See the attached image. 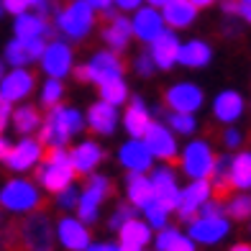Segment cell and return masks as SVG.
<instances>
[{
  "label": "cell",
  "mask_w": 251,
  "mask_h": 251,
  "mask_svg": "<svg viewBox=\"0 0 251 251\" xmlns=\"http://www.w3.org/2000/svg\"><path fill=\"white\" fill-rule=\"evenodd\" d=\"M3 241L16 251H51L56 241L51 215L44 210L26 213L24 221L8 228Z\"/></svg>",
  "instance_id": "obj_1"
},
{
  "label": "cell",
  "mask_w": 251,
  "mask_h": 251,
  "mask_svg": "<svg viewBox=\"0 0 251 251\" xmlns=\"http://www.w3.org/2000/svg\"><path fill=\"white\" fill-rule=\"evenodd\" d=\"M85 128V116L77 108L70 105H54L49 110L47 121H41L39 126V141L47 149H64L70 144L72 136H77Z\"/></svg>",
  "instance_id": "obj_2"
},
{
  "label": "cell",
  "mask_w": 251,
  "mask_h": 251,
  "mask_svg": "<svg viewBox=\"0 0 251 251\" xmlns=\"http://www.w3.org/2000/svg\"><path fill=\"white\" fill-rule=\"evenodd\" d=\"M54 28L70 41H82L95 28V10L85 0H72L64 8L54 10Z\"/></svg>",
  "instance_id": "obj_3"
},
{
  "label": "cell",
  "mask_w": 251,
  "mask_h": 251,
  "mask_svg": "<svg viewBox=\"0 0 251 251\" xmlns=\"http://www.w3.org/2000/svg\"><path fill=\"white\" fill-rule=\"evenodd\" d=\"M72 182H75V169L67 149H47V156L39 162L36 169V185L56 195L59 190L70 187Z\"/></svg>",
  "instance_id": "obj_4"
},
{
  "label": "cell",
  "mask_w": 251,
  "mask_h": 251,
  "mask_svg": "<svg viewBox=\"0 0 251 251\" xmlns=\"http://www.w3.org/2000/svg\"><path fill=\"white\" fill-rule=\"evenodd\" d=\"M0 208L16 215H26L41 208V190L36 182L16 177L8 179L3 187H0Z\"/></svg>",
  "instance_id": "obj_5"
},
{
  "label": "cell",
  "mask_w": 251,
  "mask_h": 251,
  "mask_svg": "<svg viewBox=\"0 0 251 251\" xmlns=\"http://www.w3.org/2000/svg\"><path fill=\"white\" fill-rule=\"evenodd\" d=\"M113 195V182L105 175H90L87 185L79 190V200L75 205L77 210V218L82 221L85 226H93L100 215V205L105 202Z\"/></svg>",
  "instance_id": "obj_6"
},
{
  "label": "cell",
  "mask_w": 251,
  "mask_h": 251,
  "mask_svg": "<svg viewBox=\"0 0 251 251\" xmlns=\"http://www.w3.org/2000/svg\"><path fill=\"white\" fill-rule=\"evenodd\" d=\"M179 162H182V172L190 179H210L213 167H215V151H213L210 141L195 139L182 149Z\"/></svg>",
  "instance_id": "obj_7"
},
{
  "label": "cell",
  "mask_w": 251,
  "mask_h": 251,
  "mask_svg": "<svg viewBox=\"0 0 251 251\" xmlns=\"http://www.w3.org/2000/svg\"><path fill=\"white\" fill-rule=\"evenodd\" d=\"M39 64L47 77H54V79H62L67 75H72V67H75V51L67 41L56 39V41H49L44 47L41 56H39Z\"/></svg>",
  "instance_id": "obj_8"
},
{
  "label": "cell",
  "mask_w": 251,
  "mask_h": 251,
  "mask_svg": "<svg viewBox=\"0 0 251 251\" xmlns=\"http://www.w3.org/2000/svg\"><path fill=\"white\" fill-rule=\"evenodd\" d=\"M141 141L146 144V149H149V154L154 159H162V162H172V159H177L179 154V146H177V133L169 131L167 123H156L151 121L149 128L144 131Z\"/></svg>",
  "instance_id": "obj_9"
},
{
  "label": "cell",
  "mask_w": 251,
  "mask_h": 251,
  "mask_svg": "<svg viewBox=\"0 0 251 251\" xmlns=\"http://www.w3.org/2000/svg\"><path fill=\"white\" fill-rule=\"evenodd\" d=\"M190 223V238L202 246H215L231 231V221L226 215H195Z\"/></svg>",
  "instance_id": "obj_10"
},
{
  "label": "cell",
  "mask_w": 251,
  "mask_h": 251,
  "mask_svg": "<svg viewBox=\"0 0 251 251\" xmlns=\"http://www.w3.org/2000/svg\"><path fill=\"white\" fill-rule=\"evenodd\" d=\"M213 198V187H210V179H192L187 187L179 190V200H177V208L175 213L179 215V221H192L195 215L200 213V208Z\"/></svg>",
  "instance_id": "obj_11"
},
{
  "label": "cell",
  "mask_w": 251,
  "mask_h": 251,
  "mask_svg": "<svg viewBox=\"0 0 251 251\" xmlns=\"http://www.w3.org/2000/svg\"><path fill=\"white\" fill-rule=\"evenodd\" d=\"M205 102L202 87L198 82H175L164 93V105L175 113H198Z\"/></svg>",
  "instance_id": "obj_12"
},
{
  "label": "cell",
  "mask_w": 251,
  "mask_h": 251,
  "mask_svg": "<svg viewBox=\"0 0 251 251\" xmlns=\"http://www.w3.org/2000/svg\"><path fill=\"white\" fill-rule=\"evenodd\" d=\"M41 159H44V144L39 139L24 136L18 144L10 146V154L5 156V167L10 172H28V169L39 167Z\"/></svg>",
  "instance_id": "obj_13"
},
{
  "label": "cell",
  "mask_w": 251,
  "mask_h": 251,
  "mask_svg": "<svg viewBox=\"0 0 251 251\" xmlns=\"http://www.w3.org/2000/svg\"><path fill=\"white\" fill-rule=\"evenodd\" d=\"M36 90V77L26 67H13L0 79V98L8 102H24Z\"/></svg>",
  "instance_id": "obj_14"
},
{
  "label": "cell",
  "mask_w": 251,
  "mask_h": 251,
  "mask_svg": "<svg viewBox=\"0 0 251 251\" xmlns=\"http://www.w3.org/2000/svg\"><path fill=\"white\" fill-rule=\"evenodd\" d=\"M54 236H56V241L64 246V251H85L93 244L87 226L79 218H72V215L59 218V223L54 226Z\"/></svg>",
  "instance_id": "obj_15"
},
{
  "label": "cell",
  "mask_w": 251,
  "mask_h": 251,
  "mask_svg": "<svg viewBox=\"0 0 251 251\" xmlns=\"http://www.w3.org/2000/svg\"><path fill=\"white\" fill-rule=\"evenodd\" d=\"M100 36H102V41H105V47L110 51H116V54L126 51V49H128V44H131V39H133L131 21L110 8L105 13V26H102Z\"/></svg>",
  "instance_id": "obj_16"
},
{
  "label": "cell",
  "mask_w": 251,
  "mask_h": 251,
  "mask_svg": "<svg viewBox=\"0 0 251 251\" xmlns=\"http://www.w3.org/2000/svg\"><path fill=\"white\" fill-rule=\"evenodd\" d=\"M167 26H164V18L159 13V8H151V5H139L133 10V18H131V33L141 44H151L159 33H162Z\"/></svg>",
  "instance_id": "obj_17"
},
{
  "label": "cell",
  "mask_w": 251,
  "mask_h": 251,
  "mask_svg": "<svg viewBox=\"0 0 251 251\" xmlns=\"http://www.w3.org/2000/svg\"><path fill=\"white\" fill-rule=\"evenodd\" d=\"M87 72H90V82L102 85V82H108V79L123 77L126 64H123V59H121V56H118L116 51L102 49V51H95L93 56H90V62H87Z\"/></svg>",
  "instance_id": "obj_18"
},
{
  "label": "cell",
  "mask_w": 251,
  "mask_h": 251,
  "mask_svg": "<svg viewBox=\"0 0 251 251\" xmlns=\"http://www.w3.org/2000/svg\"><path fill=\"white\" fill-rule=\"evenodd\" d=\"M149 179H151V187H154V200L162 202L169 213H175L177 200H179V190H182L179 182H177V175L164 164V167H156Z\"/></svg>",
  "instance_id": "obj_19"
},
{
  "label": "cell",
  "mask_w": 251,
  "mask_h": 251,
  "mask_svg": "<svg viewBox=\"0 0 251 251\" xmlns=\"http://www.w3.org/2000/svg\"><path fill=\"white\" fill-rule=\"evenodd\" d=\"M179 36L175 31H162L159 36L149 44V56H151V62H154V67L156 70H164V72H169L172 67L177 64V51H179Z\"/></svg>",
  "instance_id": "obj_20"
},
{
  "label": "cell",
  "mask_w": 251,
  "mask_h": 251,
  "mask_svg": "<svg viewBox=\"0 0 251 251\" xmlns=\"http://www.w3.org/2000/svg\"><path fill=\"white\" fill-rule=\"evenodd\" d=\"M85 123H87V128L93 133H98V136H113L116 128H118V123H121L118 108L105 102V100H98V102L90 105Z\"/></svg>",
  "instance_id": "obj_21"
},
{
  "label": "cell",
  "mask_w": 251,
  "mask_h": 251,
  "mask_svg": "<svg viewBox=\"0 0 251 251\" xmlns=\"http://www.w3.org/2000/svg\"><path fill=\"white\" fill-rule=\"evenodd\" d=\"M47 39H13L5 44V62L10 67H28L39 62Z\"/></svg>",
  "instance_id": "obj_22"
},
{
  "label": "cell",
  "mask_w": 251,
  "mask_h": 251,
  "mask_svg": "<svg viewBox=\"0 0 251 251\" xmlns=\"http://www.w3.org/2000/svg\"><path fill=\"white\" fill-rule=\"evenodd\" d=\"M102 159H105V151H102V146L98 141H93V139L79 141L70 151V162H72L75 175H85V177L95 172Z\"/></svg>",
  "instance_id": "obj_23"
},
{
  "label": "cell",
  "mask_w": 251,
  "mask_h": 251,
  "mask_svg": "<svg viewBox=\"0 0 251 251\" xmlns=\"http://www.w3.org/2000/svg\"><path fill=\"white\" fill-rule=\"evenodd\" d=\"M244 113H246V100H244L241 93H236V90H223V93L215 95V100H213L215 121H221L226 126H233L236 121H241Z\"/></svg>",
  "instance_id": "obj_24"
},
{
  "label": "cell",
  "mask_w": 251,
  "mask_h": 251,
  "mask_svg": "<svg viewBox=\"0 0 251 251\" xmlns=\"http://www.w3.org/2000/svg\"><path fill=\"white\" fill-rule=\"evenodd\" d=\"M118 162L126 172H149L154 156L149 154L146 144L141 139H128L118 149Z\"/></svg>",
  "instance_id": "obj_25"
},
{
  "label": "cell",
  "mask_w": 251,
  "mask_h": 251,
  "mask_svg": "<svg viewBox=\"0 0 251 251\" xmlns=\"http://www.w3.org/2000/svg\"><path fill=\"white\" fill-rule=\"evenodd\" d=\"M159 13L164 18V26H169L172 31H182L190 28L198 18V8L190 3V0H167V3L159 8Z\"/></svg>",
  "instance_id": "obj_26"
},
{
  "label": "cell",
  "mask_w": 251,
  "mask_h": 251,
  "mask_svg": "<svg viewBox=\"0 0 251 251\" xmlns=\"http://www.w3.org/2000/svg\"><path fill=\"white\" fill-rule=\"evenodd\" d=\"M151 241V228L139 218L126 221L118 228V249L121 251H144V246Z\"/></svg>",
  "instance_id": "obj_27"
},
{
  "label": "cell",
  "mask_w": 251,
  "mask_h": 251,
  "mask_svg": "<svg viewBox=\"0 0 251 251\" xmlns=\"http://www.w3.org/2000/svg\"><path fill=\"white\" fill-rule=\"evenodd\" d=\"M213 62V49L208 41L202 39H190L185 44H179V51H177V64L179 67H187V70H202Z\"/></svg>",
  "instance_id": "obj_28"
},
{
  "label": "cell",
  "mask_w": 251,
  "mask_h": 251,
  "mask_svg": "<svg viewBox=\"0 0 251 251\" xmlns=\"http://www.w3.org/2000/svg\"><path fill=\"white\" fill-rule=\"evenodd\" d=\"M13 33L16 39H47L51 33V26L47 16H39L28 10V13H18L13 21Z\"/></svg>",
  "instance_id": "obj_29"
},
{
  "label": "cell",
  "mask_w": 251,
  "mask_h": 251,
  "mask_svg": "<svg viewBox=\"0 0 251 251\" xmlns=\"http://www.w3.org/2000/svg\"><path fill=\"white\" fill-rule=\"evenodd\" d=\"M149 123H151V113L146 108V102L141 98H133L123 113V128L128 131V139H141L144 131L149 128Z\"/></svg>",
  "instance_id": "obj_30"
},
{
  "label": "cell",
  "mask_w": 251,
  "mask_h": 251,
  "mask_svg": "<svg viewBox=\"0 0 251 251\" xmlns=\"http://www.w3.org/2000/svg\"><path fill=\"white\" fill-rule=\"evenodd\" d=\"M126 195L136 210H141L149 200H154V187L146 172H128L126 177Z\"/></svg>",
  "instance_id": "obj_31"
},
{
  "label": "cell",
  "mask_w": 251,
  "mask_h": 251,
  "mask_svg": "<svg viewBox=\"0 0 251 251\" xmlns=\"http://www.w3.org/2000/svg\"><path fill=\"white\" fill-rule=\"evenodd\" d=\"M154 246H156V251H198V244L175 226L159 228V233L154 238Z\"/></svg>",
  "instance_id": "obj_32"
},
{
  "label": "cell",
  "mask_w": 251,
  "mask_h": 251,
  "mask_svg": "<svg viewBox=\"0 0 251 251\" xmlns=\"http://www.w3.org/2000/svg\"><path fill=\"white\" fill-rule=\"evenodd\" d=\"M228 182L233 190H251V151H238L228 162Z\"/></svg>",
  "instance_id": "obj_33"
},
{
  "label": "cell",
  "mask_w": 251,
  "mask_h": 251,
  "mask_svg": "<svg viewBox=\"0 0 251 251\" xmlns=\"http://www.w3.org/2000/svg\"><path fill=\"white\" fill-rule=\"evenodd\" d=\"M10 123H13V128L21 133V136H31L33 131H39L41 126V113L36 105H21L10 113Z\"/></svg>",
  "instance_id": "obj_34"
},
{
  "label": "cell",
  "mask_w": 251,
  "mask_h": 251,
  "mask_svg": "<svg viewBox=\"0 0 251 251\" xmlns=\"http://www.w3.org/2000/svg\"><path fill=\"white\" fill-rule=\"evenodd\" d=\"M0 5H3V10L10 16L28 13V10H33V13H39V16H49L56 10L54 0H0Z\"/></svg>",
  "instance_id": "obj_35"
},
{
  "label": "cell",
  "mask_w": 251,
  "mask_h": 251,
  "mask_svg": "<svg viewBox=\"0 0 251 251\" xmlns=\"http://www.w3.org/2000/svg\"><path fill=\"white\" fill-rule=\"evenodd\" d=\"M98 90H100V100H105V102H110V105H116V108H121V105L128 102V87H126L123 77L108 79V82L98 85Z\"/></svg>",
  "instance_id": "obj_36"
},
{
  "label": "cell",
  "mask_w": 251,
  "mask_h": 251,
  "mask_svg": "<svg viewBox=\"0 0 251 251\" xmlns=\"http://www.w3.org/2000/svg\"><path fill=\"white\" fill-rule=\"evenodd\" d=\"M223 213H226V218H231V221H249L251 218V198L244 195V192H238L233 198H226L223 200Z\"/></svg>",
  "instance_id": "obj_37"
},
{
  "label": "cell",
  "mask_w": 251,
  "mask_h": 251,
  "mask_svg": "<svg viewBox=\"0 0 251 251\" xmlns=\"http://www.w3.org/2000/svg\"><path fill=\"white\" fill-rule=\"evenodd\" d=\"M167 126L172 133H182V136H190L198 131V121H195V113H169L167 116Z\"/></svg>",
  "instance_id": "obj_38"
},
{
  "label": "cell",
  "mask_w": 251,
  "mask_h": 251,
  "mask_svg": "<svg viewBox=\"0 0 251 251\" xmlns=\"http://www.w3.org/2000/svg\"><path fill=\"white\" fill-rule=\"evenodd\" d=\"M62 95H64V85H62V79H54V77H49L47 82L41 85V95H39V100H41V108H54V105H59L62 102Z\"/></svg>",
  "instance_id": "obj_39"
},
{
  "label": "cell",
  "mask_w": 251,
  "mask_h": 251,
  "mask_svg": "<svg viewBox=\"0 0 251 251\" xmlns=\"http://www.w3.org/2000/svg\"><path fill=\"white\" fill-rule=\"evenodd\" d=\"M141 213L146 215V221H149V228H164L167 226V221H169V210L164 208L162 202H156V200H149L141 208Z\"/></svg>",
  "instance_id": "obj_40"
},
{
  "label": "cell",
  "mask_w": 251,
  "mask_h": 251,
  "mask_svg": "<svg viewBox=\"0 0 251 251\" xmlns=\"http://www.w3.org/2000/svg\"><path fill=\"white\" fill-rule=\"evenodd\" d=\"M79 200V187H75V182L70 187H64L56 192V208L59 210H75V205Z\"/></svg>",
  "instance_id": "obj_41"
},
{
  "label": "cell",
  "mask_w": 251,
  "mask_h": 251,
  "mask_svg": "<svg viewBox=\"0 0 251 251\" xmlns=\"http://www.w3.org/2000/svg\"><path fill=\"white\" fill-rule=\"evenodd\" d=\"M136 213H139V210H136L131 202H121L118 208H116V213L110 215V228H116V231H118V228H121L126 221L136 218Z\"/></svg>",
  "instance_id": "obj_42"
},
{
  "label": "cell",
  "mask_w": 251,
  "mask_h": 251,
  "mask_svg": "<svg viewBox=\"0 0 251 251\" xmlns=\"http://www.w3.org/2000/svg\"><path fill=\"white\" fill-rule=\"evenodd\" d=\"M133 70H136V75H139V77H151L154 75L156 67H154V62H151V56H149V51H146V49L133 59Z\"/></svg>",
  "instance_id": "obj_43"
},
{
  "label": "cell",
  "mask_w": 251,
  "mask_h": 251,
  "mask_svg": "<svg viewBox=\"0 0 251 251\" xmlns=\"http://www.w3.org/2000/svg\"><path fill=\"white\" fill-rule=\"evenodd\" d=\"M221 141H223L226 149H238V146L244 144V133L238 128H226L223 136H221Z\"/></svg>",
  "instance_id": "obj_44"
},
{
  "label": "cell",
  "mask_w": 251,
  "mask_h": 251,
  "mask_svg": "<svg viewBox=\"0 0 251 251\" xmlns=\"http://www.w3.org/2000/svg\"><path fill=\"white\" fill-rule=\"evenodd\" d=\"M10 113H13V102H8L0 98V133L5 131V126L10 123Z\"/></svg>",
  "instance_id": "obj_45"
},
{
  "label": "cell",
  "mask_w": 251,
  "mask_h": 251,
  "mask_svg": "<svg viewBox=\"0 0 251 251\" xmlns=\"http://www.w3.org/2000/svg\"><path fill=\"white\" fill-rule=\"evenodd\" d=\"M236 16L251 24V0H236Z\"/></svg>",
  "instance_id": "obj_46"
},
{
  "label": "cell",
  "mask_w": 251,
  "mask_h": 251,
  "mask_svg": "<svg viewBox=\"0 0 251 251\" xmlns=\"http://www.w3.org/2000/svg\"><path fill=\"white\" fill-rule=\"evenodd\" d=\"M139 5H144V0H113V8H118V10H123V13H133Z\"/></svg>",
  "instance_id": "obj_47"
},
{
  "label": "cell",
  "mask_w": 251,
  "mask_h": 251,
  "mask_svg": "<svg viewBox=\"0 0 251 251\" xmlns=\"http://www.w3.org/2000/svg\"><path fill=\"white\" fill-rule=\"evenodd\" d=\"M85 3L95 10V13H108L113 8V0H85Z\"/></svg>",
  "instance_id": "obj_48"
},
{
  "label": "cell",
  "mask_w": 251,
  "mask_h": 251,
  "mask_svg": "<svg viewBox=\"0 0 251 251\" xmlns=\"http://www.w3.org/2000/svg\"><path fill=\"white\" fill-rule=\"evenodd\" d=\"M72 75L77 82H90V72H87V64H75L72 67Z\"/></svg>",
  "instance_id": "obj_49"
},
{
  "label": "cell",
  "mask_w": 251,
  "mask_h": 251,
  "mask_svg": "<svg viewBox=\"0 0 251 251\" xmlns=\"http://www.w3.org/2000/svg\"><path fill=\"white\" fill-rule=\"evenodd\" d=\"M85 251H121L118 244H108V241H100V244H90Z\"/></svg>",
  "instance_id": "obj_50"
},
{
  "label": "cell",
  "mask_w": 251,
  "mask_h": 251,
  "mask_svg": "<svg viewBox=\"0 0 251 251\" xmlns=\"http://www.w3.org/2000/svg\"><path fill=\"white\" fill-rule=\"evenodd\" d=\"M10 146H13V144H10L3 133H0V162H5V156L10 154Z\"/></svg>",
  "instance_id": "obj_51"
},
{
  "label": "cell",
  "mask_w": 251,
  "mask_h": 251,
  "mask_svg": "<svg viewBox=\"0 0 251 251\" xmlns=\"http://www.w3.org/2000/svg\"><path fill=\"white\" fill-rule=\"evenodd\" d=\"M190 3H192V5H195V8L200 10V8H210V5H215L218 0H190Z\"/></svg>",
  "instance_id": "obj_52"
},
{
  "label": "cell",
  "mask_w": 251,
  "mask_h": 251,
  "mask_svg": "<svg viewBox=\"0 0 251 251\" xmlns=\"http://www.w3.org/2000/svg\"><path fill=\"white\" fill-rule=\"evenodd\" d=\"M228 251H251V244H246V241H238V244H233Z\"/></svg>",
  "instance_id": "obj_53"
},
{
  "label": "cell",
  "mask_w": 251,
  "mask_h": 251,
  "mask_svg": "<svg viewBox=\"0 0 251 251\" xmlns=\"http://www.w3.org/2000/svg\"><path fill=\"white\" fill-rule=\"evenodd\" d=\"M144 3H146V5H151V8H162L167 0H144Z\"/></svg>",
  "instance_id": "obj_54"
},
{
  "label": "cell",
  "mask_w": 251,
  "mask_h": 251,
  "mask_svg": "<svg viewBox=\"0 0 251 251\" xmlns=\"http://www.w3.org/2000/svg\"><path fill=\"white\" fill-rule=\"evenodd\" d=\"M3 75H5V62L0 59V79H3Z\"/></svg>",
  "instance_id": "obj_55"
},
{
  "label": "cell",
  "mask_w": 251,
  "mask_h": 251,
  "mask_svg": "<svg viewBox=\"0 0 251 251\" xmlns=\"http://www.w3.org/2000/svg\"><path fill=\"white\" fill-rule=\"evenodd\" d=\"M3 13H5V10H3V5H0V16H3Z\"/></svg>",
  "instance_id": "obj_56"
},
{
  "label": "cell",
  "mask_w": 251,
  "mask_h": 251,
  "mask_svg": "<svg viewBox=\"0 0 251 251\" xmlns=\"http://www.w3.org/2000/svg\"><path fill=\"white\" fill-rule=\"evenodd\" d=\"M249 231H251V218H249Z\"/></svg>",
  "instance_id": "obj_57"
},
{
  "label": "cell",
  "mask_w": 251,
  "mask_h": 251,
  "mask_svg": "<svg viewBox=\"0 0 251 251\" xmlns=\"http://www.w3.org/2000/svg\"><path fill=\"white\" fill-rule=\"evenodd\" d=\"M249 198H251V195H249Z\"/></svg>",
  "instance_id": "obj_58"
}]
</instances>
